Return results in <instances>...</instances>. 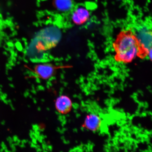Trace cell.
Wrapping results in <instances>:
<instances>
[{
    "label": "cell",
    "mask_w": 152,
    "mask_h": 152,
    "mask_svg": "<svg viewBox=\"0 0 152 152\" xmlns=\"http://www.w3.org/2000/svg\"><path fill=\"white\" fill-rule=\"evenodd\" d=\"M116 61L128 63L136 57L144 58L149 52L144 49L136 34L130 30L120 33L113 43Z\"/></svg>",
    "instance_id": "cell-1"
},
{
    "label": "cell",
    "mask_w": 152,
    "mask_h": 152,
    "mask_svg": "<svg viewBox=\"0 0 152 152\" xmlns=\"http://www.w3.org/2000/svg\"><path fill=\"white\" fill-rule=\"evenodd\" d=\"M61 37V32L56 26H51L40 31L28 46L27 55L31 61H42L47 58L46 51L54 47Z\"/></svg>",
    "instance_id": "cell-2"
},
{
    "label": "cell",
    "mask_w": 152,
    "mask_h": 152,
    "mask_svg": "<svg viewBox=\"0 0 152 152\" xmlns=\"http://www.w3.org/2000/svg\"><path fill=\"white\" fill-rule=\"evenodd\" d=\"M56 67L50 64H40L37 65L34 68L35 72L41 79L50 78L55 73Z\"/></svg>",
    "instance_id": "cell-3"
},
{
    "label": "cell",
    "mask_w": 152,
    "mask_h": 152,
    "mask_svg": "<svg viewBox=\"0 0 152 152\" xmlns=\"http://www.w3.org/2000/svg\"><path fill=\"white\" fill-rule=\"evenodd\" d=\"M90 16L88 10L85 7H78L73 10L72 18L74 23L80 25L86 22Z\"/></svg>",
    "instance_id": "cell-4"
},
{
    "label": "cell",
    "mask_w": 152,
    "mask_h": 152,
    "mask_svg": "<svg viewBox=\"0 0 152 152\" xmlns=\"http://www.w3.org/2000/svg\"><path fill=\"white\" fill-rule=\"evenodd\" d=\"M56 107L59 113L66 114L71 111L72 103L71 99L67 96H61L57 99Z\"/></svg>",
    "instance_id": "cell-5"
},
{
    "label": "cell",
    "mask_w": 152,
    "mask_h": 152,
    "mask_svg": "<svg viewBox=\"0 0 152 152\" xmlns=\"http://www.w3.org/2000/svg\"><path fill=\"white\" fill-rule=\"evenodd\" d=\"M101 124V120L98 115L91 113L86 118L84 125L88 130L92 131L98 130Z\"/></svg>",
    "instance_id": "cell-6"
},
{
    "label": "cell",
    "mask_w": 152,
    "mask_h": 152,
    "mask_svg": "<svg viewBox=\"0 0 152 152\" xmlns=\"http://www.w3.org/2000/svg\"><path fill=\"white\" fill-rule=\"evenodd\" d=\"M54 3L57 9L62 12H68L74 9L73 0H55Z\"/></svg>",
    "instance_id": "cell-7"
}]
</instances>
